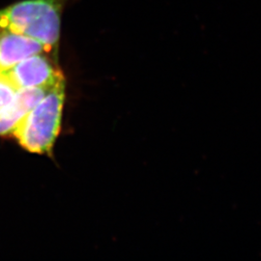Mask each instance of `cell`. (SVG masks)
Listing matches in <instances>:
<instances>
[{
  "mask_svg": "<svg viewBox=\"0 0 261 261\" xmlns=\"http://www.w3.org/2000/svg\"><path fill=\"white\" fill-rule=\"evenodd\" d=\"M66 0H23L0 10V32L24 35L56 50Z\"/></svg>",
  "mask_w": 261,
  "mask_h": 261,
  "instance_id": "1",
  "label": "cell"
},
{
  "mask_svg": "<svg viewBox=\"0 0 261 261\" xmlns=\"http://www.w3.org/2000/svg\"><path fill=\"white\" fill-rule=\"evenodd\" d=\"M49 88L33 87L18 90L14 99L0 110V135L14 132L19 122L42 100Z\"/></svg>",
  "mask_w": 261,
  "mask_h": 261,
  "instance_id": "4",
  "label": "cell"
},
{
  "mask_svg": "<svg viewBox=\"0 0 261 261\" xmlns=\"http://www.w3.org/2000/svg\"><path fill=\"white\" fill-rule=\"evenodd\" d=\"M18 90L11 84L4 72H0V110L14 99Z\"/></svg>",
  "mask_w": 261,
  "mask_h": 261,
  "instance_id": "6",
  "label": "cell"
},
{
  "mask_svg": "<svg viewBox=\"0 0 261 261\" xmlns=\"http://www.w3.org/2000/svg\"><path fill=\"white\" fill-rule=\"evenodd\" d=\"M48 54L45 46L32 38L0 32V72L9 70L29 56Z\"/></svg>",
  "mask_w": 261,
  "mask_h": 261,
  "instance_id": "5",
  "label": "cell"
},
{
  "mask_svg": "<svg viewBox=\"0 0 261 261\" xmlns=\"http://www.w3.org/2000/svg\"><path fill=\"white\" fill-rule=\"evenodd\" d=\"M65 96L64 77L56 82L13 132L19 144L32 153L53 148L60 130Z\"/></svg>",
  "mask_w": 261,
  "mask_h": 261,
  "instance_id": "2",
  "label": "cell"
},
{
  "mask_svg": "<svg viewBox=\"0 0 261 261\" xmlns=\"http://www.w3.org/2000/svg\"><path fill=\"white\" fill-rule=\"evenodd\" d=\"M44 54L29 56L13 68L2 72L17 90L33 87L49 88L62 79L63 75Z\"/></svg>",
  "mask_w": 261,
  "mask_h": 261,
  "instance_id": "3",
  "label": "cell"
}]
</instances>
